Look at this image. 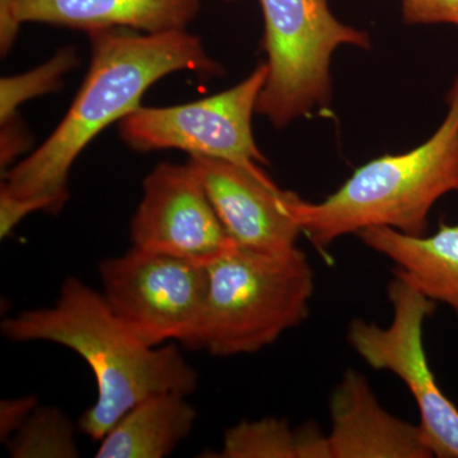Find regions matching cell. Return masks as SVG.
Listing matches in <instances>:
<instances>
[{
	"mask_svg": "<svg viewBox=\"0 0 458 458\" xmlns=\"http://www.w3.org/2000/svg\"><path fill=\"white\" fill-rule=\"evenodd\" d=\"M188 164L200 180L229 238L237 246L285 254L297 249L302 233L293 191L278 188L264 170L207 156H190Z\"/></svg>",
	"mask_w": 458,
	"mask_h": 458,
	"instance_id": "cell-10",
	"label": "cell"
},
{
	"mask_svg": "<svg viewBox=\"0 0 458 458\" xmlns=\"http://www.w3.org/2000/svg\"><path fill=\"white\" fill-rule=\"evenodd\" d=\"M361 242L394 262V273L458 315V225L441 223L433 236H410L390 227L358 232Z\"/></svg>",
	"mask_w": 458,
	"mask_h": 458,
	"instance_id": "cell-13",
	"label": "cell"
},
{
	"mask_svg": "<svg viewBox=\"0 0 458 458\" xmlns=\"http://www.w3.org/2000/svg\"><path fill=\"white\" fill-rule=\"evenodd\" d=\"M225 2H234V0H225Z\"/></svg>",
	"mask_w": 458,
	"mask_h": 458,
	"instance_id": "cell-21",
	"label": "cell"
},
{
	"mask_svg": "<svg viewBox=\"0 0 458 458\" xmlns=\"http://www.w3.org/2000/svg\"><path fill=\"white\" fill-rule=\"evenodd\" d=\"M131 29L89 32L92 60L73 105L31 156L5 171L0 195L36 212L57 214L68 200L69 172L93 138L140 106L146 90L165 75L221 74L200 38L186 30L148 33Z\"/></svg>",
	"mask_w": 458,
	"mask_h": 458,
	"instance_id": "cell-1",
	"label": "cell"
},
{
	"mask_svg": "<svg viewBox=\"0 0 458 458\" xmlns=\"http://www.w3.org/2000/svg\"><path fill=\"white\" fill-rule=\"evenodd\" d=\"M131 238L138 249L201 265L234 243L189 164H161L148 174Z\"/></svg>",
	"mask_w": 458,
	"mask_h": 458,
	"instance_id": "cell-9",
	"label": "cell"
},
{
	"mask_svg": "<svg viewBox=\"0 0 458 458\" xmlns=\"http://www.w3.org/2000/svg\"><path fill=\"white\" fill-rule=\"evenodd\" d=\"M22 25L14 9L13 0H0V47L2 55H7L16 40L18 29Z\"/></svg>",
	"mask_w": 458,
	"mask_h": 458,
	"instance_id": "cell-20",
	"label": "cell"
},
{
	"mask_svg": "<svg viewBox=\"0 0 458 458\" xmlns=\"http://www.w3.org/2000/svg\"><path fill=\"white\" fill-rule=\"evenodd\" d=\"M38 409V397L29 394L0 403V438L7 442Z\"/></svg>",
	"mask_w": 458,
	"mask_h": 458,
	"instance_id": "cell-19",
	"label": "cell"
},
{
	"mask_svg": "<svg viewBox=\"0 0 458 458\" xmlns=\"http://www.w3.org/2000/svg\"><path fill=\"white\" fill-rule=\"evenodd\" d=\"M267 74L264 63L245 81L212 98L177 106H140L120 122V135L137 150L181 149L262 170L267 161L255 141L252 114Z\"/></svg>",
	"mask_w": 458,
	"mask_h": 458,
	"instance_id": "cell-8",
	"label": "cell"
},
{
	"mask_svg": "<svg viewBox=\"0 0 458 458\" xmlns=\"http://www.w3.org/2000/svg\"><path fill=\"white\" fill-rule=\"evenodd\" d=\"M401 12L408 25L458 26V0H403Z\"/></svg>",
	"mask_w": 458,
	"mask_h": 458,
	"instance_id": "cell-18",
	"label": "cell"
},
{
	"mask_svg": "<svg viewBox=\"0 0 458 458\" xmlns=\"http://www.w3.org/2000/svg\"><path fill=\"white\" fill-rule=\"evenodd\" d=\"M201 0H13L21 22L83 30L131 29L156 33L186 30Z\"/></svg>",
	"mask_w": 458,
	"mask_h": 458,
	"instance_id": "cell-12",
	"label": "cell"
},
{
	"mask_svg": "<svg viewBox=\"0 0 458 458\" xmlns=\"http://www.w3.org/2000/svg\"><path fill=\"white\" fill-rule=\"evenodd\" d=\"M9 342H47L72 349L95 375L98 396L80 419L81 432L102 441L140 401L157 394L189 396L199 386L197 370L174 345L148 346L108 309L101 292L68 278L56 302L5 318Z\"/></svg>",
	"mask_w": 458,
	"mask_h": 458,
	"instance_id": "cell-2",
	"label": "cell"
},
{
	"mask_svg": "<svg viewBox=\"0 0 458 458\" xmlns=\"http://www.w3.org/2000/svg\"><path fill=\"white\" fill-rule=\"evenodd\" d=\"M183 394L147 397L126 412L99 445L98 458H162L188 438L198 412Z\"/></svg>",
	"mask_w": 458,
	"mask_h": 458,
	"instance_id": "cell-14",
	"label": "cell"
},
{
	"mask_svg": "<svg viewBox=\"0 0 458 458\" xmlns=\"http://www.w3.org/2000/svg\"><path fill=\"white\" fill-rule=\"evenodd\" d=\"M5 445L13 458L80 456L71 420L54 408L36 409Z\"/></svg>",
	"mask_w": 458,
	"mask_h": 458,
	"instance_id": "cell-15",
	"label": "cell"
},
{
	"mask_svg": "<svg viewBox=\"0 0 458 458\" xmlns=\"http://www.w3.org/2000/svg\"><path fill=\"white\" fill-rule=\"evenodd\" d=\"M208 289L192 351L216 357L252 354L310 313L315 274L300 249L267 254L233 243L207 265Z\"/></svg>",
	"mask_w": 458,
	"mask_h": 458,
	"instance_id": "cell-4",
	"label": "cell"
},
{
	"mask_svg": "<svg viewBox=\"0 0 458 458\" xmlns=\"http://www.w3.org/2000/svg\"><path fill=\"white\" fill-rule=\"evenodd\" d=\"M259 2L269 74L256 113L284 128L330 104V63L337 47L370 49L372 41L369 33L340 22L327 0Z\"/></svg>",
	"mask_w": 458,
	"mask_h": 458,
	"instance_id": "cell-5",
	"label": "cell"
},
{
	"mask_svg": "<svg viewBox=\"0 0 458 458\" xmlns=\"http://www.w3.org/2000/svg\"><path fill=\"white\" fill-rule=\"evenodd\" d=\"M387 295L394 311L391 324L379 327L354 319L349 343L369 367L394 373L408 387L433 457L458 458V409L437 384L424 349V322L436 311L437 302L396 273Z\"/></svg>",
	"mask_w": 458,
	"mask_h": 458,
	"instance_id": "cell-7",
	"label": "cell"
},
{
	"mask_svg": "<svg viewBox=\"0 0 458 458\" xmlns=\"http://www.w3.org/2000/svg\"><path fill=\"white\" fill-rule=\"evenodd\" d=\"M221 458H300L298 432L279 419L242 421L227 430Z\"/></svg>",
	"mask_w": 458,
	"mask_h": 458,
	"instance_id": "cell-16",
	"label": "cell"
},
{
	"mask_svg": "<svg viewBox=\"0 0 458 458\" xmlns=\"http://www.w3.org/2000/svg\"><path fill=\"white\" fill-rule=\"evenodd\" d=\"M445 119L420 147L361 165L321 203L301 200L302 233L318 251L367 227L424 236L433 205L458 192V74L447 95Z\"/></svg>",
	"mask_w": 458,
	"mask_h": 458,
	"instance_id": "cell-3",
	"label": "cell"
},
{
	"mask_svg": "<svg viewBox=\"0 0 458 458\" xmlns=\"http://www.w3.org/2000/svg\"><path fill=\"white\" fill-rule=\"evenodd\" d=\"M328 458H429L420 426L386 411L366 377L346 370L330 399Z\"/></svg>",
	"mask_w": 458,
	"mask_h": 458,
	"instance_id": "cell-11",
	"label": "cell"
},
{
	"mask_svg": "<svg viewBox=\"0 0 458 458\" xmlns=\"http://www.w3.org/2000/svg\"><path fill=\"white\" fill-rule=\"evenodd\" d=\"M77 64L73 50L60 51L47 64L29 73L3 78L0 82V123L16 119L17 108L25 101L53 92L62 84V77Z\"/></svg>",
	"mask_w": 458,
	"mask_h": 458,
	"instance_id": "cell-17",
	"label": "cell"
},
{
	"mask_svg": "<svg viewBox=\"0 0 458 458\" xmlns=\"http://www.w3.org/2000/svg\"><path fill=\"white\" fill-rule=\"evenodd\" d=\"M102 297L114 318L148 346L191 349L208 289L207 265L132 246L98 264Z\"/></svg>",
	"mask_w": 458,
	"mask_h": 458,
	"instance_id": "cell-6",
	"label": "cell"
}]
</instances>
